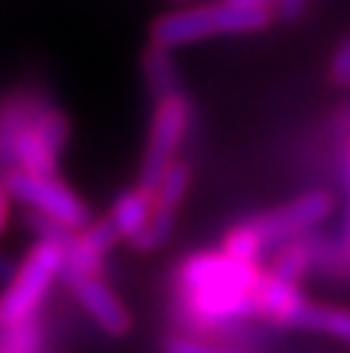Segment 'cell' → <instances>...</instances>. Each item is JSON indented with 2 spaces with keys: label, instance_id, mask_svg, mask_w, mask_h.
Returning <instances> with one entry per match:
<instances>
[{
  "label": "cell",
  "instance_id": "23",
  "mask_svg": "<svg viewBox=\"0 0 350 353\" xmlns=\"http://www.w3.org/2000/svg\"><path fill=\"white\" fill-rule=\"evenodd\" d=\"M342 179H344V193H347V207H350V135L344 141V157H342Z\"/></svg>",
  "mask_w": 350,
  "mask_h": 353
},
{
  "label": "cell",
  "instance_id": "8",
  "mask_svg": "<svg viewBox=\"0 0 350 353\" xmlns=\"http://www.w3.org/2000/svg\"><path fill=\"white\" fill-rule=\"evenodd\" d=\"M187 190H190V163L185 157H179L168 165L163 179L154 185V210H152L146 229L130 243L132 251L149 254V251L163 248L171 240Z\"/></svg>",
  "mask_w": 350,
  "mask_h": 353
},
{
  "label": "cell",
  "instance_id": "14",
  "mask_svg": "<svg viewBox=\"0 0 350 353\" xmlns=\"http://www.w3.org/2000/svg\"><path fill=\"white\" fill-rule=\"evenodd\" d=\"M141 74H143V83H146L152 99L174 94V91H182L179 69H176V61H174L171 50L146 44V50L141 55Z\"/></svg>",
  "mask_w": 350,
  "mask_h": 353
},
{
  "label": "cell",
  "instance_id": "1",
  "mask_svg": "<svg viewBox=\"0 0 350 353\" xmlns=\"http://www.w3.org/2000/svg\"><path fill=\"white\" fill-rule=\"evenodd\" d=\"M265 268L243 262L220 248L185 254L171 273V309L176 331L223 339L229 331H243L256 320V287Z\"/></svg>",
  "mask_w": 350,
  "mask_h": 353
},
{
  "label": "cell",
  "instance_id": "17",
  "mask_svg": "<svg viewBox=\"0 0 350 353\" xmlns=\"http://www.w3.org/2000/svg\"><path fill=\"white\" fill-rule=\"evenodd\" d=\"M220 251H226L229 256L243 259V262H259L265 256V251H267V243L262 240V234L256 232V226L251 223V218H245V221L231 223L223 232Z\"/></svg>",
  "mask_w": 350,
  "mask_h": 353
},
{
  "label": "cell",
  "instance_id": "11",
  "mask_svg": "<svg viewBox=\"0 0 350 353\" xmlns=\"http://www.w3.org/2000/svg\"><path fill=\"white\" fill-rule=\"evenodd\" d=\"M306 306H309V298L303 295L300 284L284 281L265 268L262 281L256 287V320L259 323L281 328V331L298 328Z\"/></svg>",
  "mask_w": 350,
  "mask_h": 353
},
{
  "label": "cell",
  "instance_id": "20",
  "mask_svg": "<svg viewBox=\"0 0 350 353\" xmlns=\"http://www.w3.org/2000/svg\"><path fill=\"white\" fill-rule=\"evenodd\" d=\"M328 83L339 91L350 88V36L339 39L328 58Z\"/></svg>",
  "mask_w": 350,
  "mask_h": 353
},
{
  "label": "cell",
  "instance_id": "22",
  "mask_svg": "<svg viewBox=\"0 0 350 353\" xmlns=\"http://www.w3.org/2000/svg\"><path fill=\"white\" fill-rule=\"evenodd\" d=\"M11 201H14V196L6 185V176H0V237L6 234L8 221H11Z\"/></svg>",
  "mask_w": 350,
  "mask_h": 353
},
{
  "label": "cell",
  "instance_id": "3",
  "mask_svg": "<svg viewBox=\"0 0 350 353\" xmlns=\"http://www.w3.org/2000/svg\"><path fill=\"white\" fill-rule=\"evenodd\" d=\"M63 259L66 245L55 240H36L28 248L0 292V325H17L39 317L44 298L63 273Z\"/></svg>",
  "mask_w": 350,
  "mask_h": 353
},
{
  "label": "cell",
  "instance_id": "21",
  "mask_svg": "<svg viewBox=\"0 0 350 353\" xmlns=\"http://www.w3.org/2000/svg\"><path fill=\"white\" fill-rule=\"evenodd\" d=\"M306 6H309V0H273V11L284 22H295Z\"/></svg>",
  "mask_w": 350,
  "mask_h": 353
},
{
  "label": "cell",
  "instance_id": "4",
  "mask_svg": "<svg viewBox=\"0 0 350 353\" xmlns=\"http://www.w3.org/2000/svg\"><path fill=\"white\" fill-rule=\"evenodd\" d=\"M69 138H72V121L66 110L47 97L36 110V116L17 135L11 146V168L28 171L33 176H58Z\"/></svg>",
  "mask_w": 350,
  "mask_h": 353
},
{
  "label": "cell",
  "instance_id": "10",
  "mask_svg": "<svg viewBox=\"0 0 350 353\" xmlns=\"http://www.w3.org/2000/svg\"><path fill=\"white\" fill-rule=\"evenodd\" d=\"M80 309L91 317V323L105 331L107 336H127L132 331V312L130 306L113 292V287L102 276H83L66 281Z\"/></svg>",
  "mask_w": 350,
  "mask_h": 353
},
{
  "label": "cell",
  "instance_id": "7",
  "mask_svg": "<svg viewBox=\"0 0 350 353\" xmlns=\"http://www.w3.org/2000/svg\"><path fill=\"white\" fill-rule=\"evenodd\" d=\"M3 176H6V185L17 201H22L28 210H36V212L58 221L61 226H66L72 232H77L94 221L85 199L80 193H74L58 176H33V174L19 171V168L6 171Z\"/></svg>",
  "mask_w": 350,
  "mask_h": 353
},
{
  "label": "cell",
  "instance_id": "16",
  "mask_svg": "<svg viewBox=\"0 0 350 353\" xmlns=\"http://www.w3.org/2000/svg\"><path fill=\"white\" fill-rule=\"evenodd\" d=\"M298 328L300 331H314V334H322V336H331L336 342L350 345V306L309 301Z\"/></svg>",
  "mask_w": 350,
  "mask_h": 353
},
{
  "label": "cell",
  "instance_id": "25",
  "mask_svg": "<svg viewBox=\"0 0 350 353\" xmlns=\"http://www.w3.org/2000/svg\"><path fill=\"white\" fill-rule=\"evenodd\" d=\"M14 270H17V265L0 251V281H8V279L14 276Z\"/></svg>",
  "mask_w": 350,
  "mask_h": 353
},
{
  "label": "cell",
  "instance_id": "6",
  "mask_svg": "<svg viewBox=\"0 0 350 353\" xmlns=\"http://www.w3.org/2000/svg\"><path fill=\"white\" fill-rule=\"evenodd\" d=\"M336 207H339V199L333 190L311 188V190H303L284 204L254 212L251 223L256 226V232L262 234L267 248H278L281 243H289L295 237L317 232L325 221L333 218Z\"/></svg>",
  "mask_w": 350,
  "mask_h": 353
},
{
  "label": "cell",
  "instance_id": "13",
  "mask_svg": "<svg viewBox=\"0 0 350 353\" xmlns=\"http://www.w3.org/2000/svg\"><path fill=\"white\" fill-rule=\"evenodd\" d=\"M152 210H154V188L135 182L116 193V199L107 210V218L116 226V232L121 234V240L132 243L146 229Z\"/></svg>",
  "mask_w": 350,
  "mask_h": 353
},
{
  "label": "cell",
  "instance_id": "2",
  "mask_svg": "<svg viewBox=\"0 0 350 353\" xmlns=\"http://www.w3.org/2000/svg\"><path fill=\"white\" fill-rule=\"evenodd\" d=\"M273 8H240L226 0L218 3H182L157 14L149 25V44L163 50L190 47L215 36H245L259 33L276 22Z\"/></svg>",
  "mask_w": 350,
  "mask_h": 353
},
{
  "label": "cell",
  "instance_id": "19",
  "mask_svg": "<svg viewBox=\"0 0 350 353\" xmlns=\"http://www.w3.org/2000/svg\"><path fill=\"white\" fill-rule=\"evenodd\" d=\"M160 350L163 353H256V350L243 347V345H231V342H220V339H207V336H196V334H185V331L165 334Z\"/></svg>",
  "mask_w": 350,
  "mask_h": 353
},
{
  "label": "cell",
  "instance_id": "12",
  "mask_svg": "<svg viewBox=\"0 0 350 353\" xmlns=\"http://www.w3.org/2000/svg\"><path fill=\"white\" fill-rule=\"evenodd\" d=\"M44 99L47 94L25 91V88L0 97V176L11 171V146L22 132V127L36 116Z\"/></svg>",
  "mask_w": 350,
  "mask_h": 353
},
{
  "label": "cell",
  "instance_id": "9",
  "mask_svg": "<svg viewBox=\"0 0 350 353\" xmlns=\"http://www.w3.org/2000/svg\"><path fill=\"white\" fill-rule=\"evenodd\" d=\"M121 243V234L110 223L107 215L94 218L83 229L74 232V237L66 245V259H63V284L83 279V276H102L107 254Z\"/></svg>",
  "mask_w": 350,
  "mask_h": 353
},
{
  "label": "cell",
  "instance_id": "24",
  "mask_svg": "<svg viewBox=\"0 0 350 353\" xmlns=\"http://www.w3.org/2000/svg\"><path fill=\"white\" fill-rule=\"evenodd\" d=\"M226 3L240 8H273V0H226Z\"/></svg>",
  "mask_w": 350,
  "mask_h": 353
},
{
  "label": "cell",
  "instance_id": "5",
  "mask_svg": "<svg viewBox=\"0 0 350 353\" xmlns=\"http://www.w3.org/2000/svg\"><path fill=\"white\" fill-rule=\"evenodd\" d=\"M190 119H193V105L185 91H174V94L154 99L149 135H146V146H143V157L138 168L141 185L154 188L168 171V165L179 160V152L190 130Z\"/></svg>",
  "mask_w": 350,
  "mask_h": 353
},
{
  "label": "cell",
  "instance_id": "18",
  "mask_svg": "<svg viewBox=\"0 0 350 353\" xmlns=\"http://www.w3.org/2000/svg\"><path fill=\"white\" fill-rule=\"evenodd\" d=\"M44 347V325L39 317L0 325V353H41Z\"/></svg>",
  "mask_w": 350,
  "mask_h": 353
},
{
  "label": "cell",
  "instance_id": "15",
  "mask_svg": "<svg viewBox=\"0 0 350 353\" xmlns=\"http://www.w3.org/2000/svg\"><path fill=\"white\" fill-rule=\"evenodd\" d=\"M267 270L284 281L300 284L309 273H314V254H311V237H295L289 243H281L278 248H273L270 265Z\"/></svg>",
  "mask_w": 350,
  "mask_h": 353
},
{
  "label": "cell",
  "instance_id": "26",
  "mask_svg": "<svg viewBox=\"0 0 350 353\" xmlns=\"http://www.w3.org/2000/svg\"><path fill=\"white\" fill-rule=\"evenodd\" d=\"M171 3H176V6H182V3H185V0H171Z\"/></svg>",
  "mask_w": 350,
  "mask_h": 353
}]
</instances>
